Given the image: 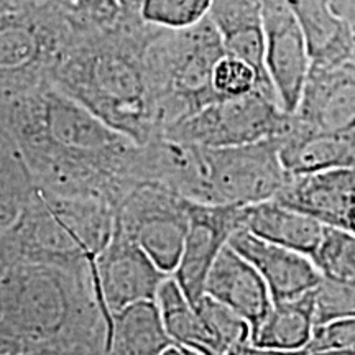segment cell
Segmentation results:
<instances>
[{
  "instance_id": "obj_1",
  "label": "cell",
  "mask_w": 355,
  "mask_h": 355,
  "mask_svg": "<svg viewBox=\"0 0 355 355\" xmlns=\"http://www.w3.org/2000/svg\"><path fill=\"white\" fill-rule=\"evenodd\" d=\"M0 128L24 155L40 188L119 207L145 184L144 148L51 83L2 92Z\"/></svg>"
},
{
  "instance_id": "obj_2",
  "label": "cell",
  "mask_w": 355,
  "mask_h": 355,
  "mask_svg": "<svg viewBox=\"0 0 355 355\" xmlns=\"http://www.w3.org/2000/svg\"><path fill=\"white\" fill-rule=\"evenodd\" d=\"M112 318L91 266L17 263L0 268V355L53 347L105 355Z\"/></svg>"
},
{
  "instance_id": "obj_3",
  "label": "cell",
  "mask_w": 355,
  "mask_h": 355,
  "mask_svg": "<svg viewBox=\"0 0 355 355\" xmlns=\"http://www.w3.org/2000/svg\"><path fill=\"white\" fill-rule=\"evenodd\" d=\"M158 28L122 13L112 28L79 35L53 68L51 84L139 145L158 139L165 127L145 58Z\"/></svg>"
},
{
  "instance_id": "obj_4",
  "label": "cell",
  "mask_w": 355,
  "mask_h": 355,
  "mask_svg": "<svg viewBox=\"0 0 355 355\" xmlns=\"http://www.w3.org/2000/svg\"><path fill=\"white\" fill-rule=\"evenodd\" d=\"M115 207L38 188L33 201L0 229V268L17 263L91 266L114 234Z\"/></svg>"
},
{
  "instance_id": "obj_5",
  "label": "cell",
  "mask_w": 355,
  "mask_h": 355,
  "mask_svg": "<svg viewBox=\"0 0 355 355\" xmlns=\"http://www.w3.org/2000/svg\"><path fill=\"white\" fill-rule=\"evenodd\" d=\"M227 55L211 17L183 30L158 28L146 46V68L163 127L220 101L212 74Z\"/></svg>"
},
{
  "instance_id": "obj_6",
  "label": "cell",
  "mask_w": 355,
  "mask_h": 355,
  "mask_svg": "<svg viewBox=\"0 0 355 355\" xmlns=\"http://www.w3.org/2000/svg\"><path fill=\"white\" fill-rule=\"evenodd\" d=\"M288 176L278 137L225 148L189 145L175 191L193 202L250 206L277 198Z\"/></svg>"
},
{
  "instance_id": "obj_7",
  "label": "cell",
  "mask_w": 355,
  "mask_h": 355,
  "mask_svg": "<svg viewBox=\"0 0 355 355\" xmlns=\"http://www.w3.org/2000/svg\"><path fill=\"white\" fill-rule=\"evenodd\" d=\"M291 114L260 89L241 97L220 99L166 127V139L204 148H225L282 137Z\"/></svg>"
},
{
  "instance_id": "obj_8",
  "label": "cell",
  "mask_w": 355,
  "mask_h": 355,
  "mask_svg": "<svg viewBox=\"0 0 355 355\" xmlns=\"http://www.w3.org/2000/svg\"><path fill=\"white\" fill-rule=\"evenodd\" d=\"M115 225L173 275L189 230V201L162 184H140L115 209Z\"/></svg>"
},
{
  "instance_id": "obj_9",
  "label": "cell",
  "mask_w": 355,
  "mask_h": 355,
  "mask_svg": "<svg viewBox=\"0 0 355 355\" xmlns=\"http://www.w3.org/2000/svg\"><path fill=\"white\" fill-rule=\"evenodd\" d=\"M168 277L139 243L114 224L112 237L96 261L97 293L110 318L132 304L157 301L159 286Z\"/></svg>"
},
{
  "instance_id": "obj_10",
  "label": "cell",
  "mask_w": 355,
  "mask_h": 355,
  "mask_svg": "<svg viewBox=\"0 0 355 355\" xmlns=\"http://www.w3.org/2000/svg\"><path fill=\"white\" fill-rule=\"evenodd\" d=\"M243 227V206H216L189 201V230L173 273L191 304L206 296V282L230 237Z\"/></svg>"
},
{
  "instance_id": "obj_11",
  "label": "cell",
  "mask_w": 355,
  "mask_h": 355,
  "mask_svg": "<svg viewBox=\"0 0 355 355\" xmlns=\"http://www.w3.org/2000/svg\"><path fill=\"white\" fill-rule=\"evenodd\" d=\"M266 38V71L279 105L295 114L311 71L304 35L288 0H261Z\"/></svg>"
},
{
  "instance_id": "obj_12",
  "label": "cell",
  "mask_w": 355,
  "mask_h": 355,
  "mask_svg": "<svg viewBox=\"0 0 355 355\" xmlns=\"http://www.w3.org/2000/svg\"><path fill=\"white\" fill-rule=\"evenodd\" d=\"M275 199L326 227L355 234V168L290 175Z\"/></svg>"
},
{
  "instance_id": "obj_13",
  "label": "cell",
  "mask_w": 355,
  "mask_h": 355,
  "mask_svg": "<svg viewBox=\"0 0 355 355\" xmlns=\"http://www.w3.org/2000/svg\"><path fill=\"white\" fill-rule=\"evenodd\" d=\"M229 245L259 270L273 303L300 298L316 290L322 279V272L311 257L266 242L247 230L235 232Z\"/></svg>"
},
{
  "instance_id": "obj_14",
  "label": "cell",
  "mask_w": 355,
  "mask_h": 355,
  "mask_svg": "<svg viewBox=\"0 0 355 355\" xmlns=\"http://www.w3.org/2000/svg\"><path fill=\"white\" fill-rule=\"evenodd\" d=\"M296 119L314 130L345 132L355 128V63L311 64Z\"/></svg>"
},
{
  "instance_id": "obj_15",
  "label": "cell",
  "mask_w": 355,
  "mask_h": 355,
  "mask_svg": "<svg viewBox=\"0 0 355 355\" xmlns=\"http://www.w3.org/2000/svg\"><path fill=\"white\" fill-rule=\"evenodd\" d=\"M206 296L227 306L250 324L252 332L273 308V298L259 270L227 245L217 257L206 282Z\"/></svg>"
},
{
  "instance_id": "obj_16",
  "label": "cell",
  "mask_w": 355,
  "mask_h": 355,
  "mask_svg": "<svg viewBox=\"0 0 355 355\" xmlns=\"http://www.w3.org/2000/svg\"><path fill=\"white\" fill-rule=\"evenodd\" d=\"M279 139V157L291 176L355 168V128L322 132L304 125L291 114L288 130Z\"/></svg>"
},
{
  "instance_id": "obj_17",
  "label": "cell",
  "mask_w": 355,
  "mask_h": 355,
  "mask_svg": "<svg viewBox=\"0 0 355 355\" xmlns=\"http://www.w3.org/2000/svg\"><path fill=\"white\" fill-rule=\"evenodd\" d=\"M209 17L219 30L227 55L250 64L259 74L261 91L278 101L265 63L266 38L261 0H214Z\"/></svg>"
},
{
  "instance_id": "obj_18",
  "label": "cell",
  "mask_w": 355,
  "mask_h": 355,
  "mask_svg": "<svg viewBox=\"0 0 355 355\" xmlns=\"http://www.w3.org/2000/svg\"><path fill=\"white\" fill-rule=\"evenodd\" d=\"M295 12L314 66L352 61L355 30L332 0H288Z\"/></svg>"
},
{
  "instance_id": "obj_19",
  "label": "cell",
  "mask_w": 355,
  "mask_h": 355,
  "mask_svg": "<svg viewBox=\"0 0 355 355\" xmlns=\"http://www.w3.org/2000/svg\"><path fill=\"white\" fill-rule=\"evenodd\" d=\"M242 230H247L266 242L291 248L314 260L326 234V225L314 217L278 202L277 199H270L243 206Z\"/></svg>"
},
{
  "instance_id": "obj_20",
  "label": "cell",
  "mask_w": 355,
  "mask_h": 355,
  "mask_svg": "<svg viewBox=\"0 0 355 355\" xmlns=\"http://www.w3.org/2000/svg\"><path fill=\"white\" fill-rule=\"evenodd\" d=\"M105 355H162L175 344L157 301H141L114 314Z\"/></svg>"
},
{
  "instance_id": "obj_21",
  "label": "cell",
  "mask_w": 355,
  "mask_h": 355,
  "mask_svg": "<svg viewBox=\"0 0 355 355\" xmlns=\"http://www.w3.org/2000/svg\"><path fill=\"white\" fill-rule=\"evenodd\" d=\"M316 329L314 290L300 298L275 303L266 318L252 332V344L260 347L301 350L306 349Z\"/></svg>"
},
{
  "instance_id": "obj_22",
  "label": "cell",
  "mask_w": 355,
  "mask_h": 355,
  "mask_svg": "<svg viewBox=\"0 0 355 355\" xmlns=\"http://www.w3.org/2000/svg\"><path fill=\"white\" fill-rule=\"evenodd\" d=\"M0 229L8 227L33 201L40 186L8 133L0 137Z\"/></svg>"
},
{
  "instance_id": "obj_23",
  "label": "cell",
  "mask_w": 355,
  "mask_h": 355,
  "mask_svg": "<svg viewBox=\"0 0 355 355\" xmlns=\"http://www.w3.org/2000/svg\"><path fill=\"white\" fill-rule=\"evenodd\" d=\"M214 0H144L140 17L145 24L183 30L209 17Z\"/></svg>"
},
{
  "instance_id": "obj_24",
  "label": "cell",
  "mask_w": 355,
  "mask_h": 355,
  "mask_svg": "<svg viewBox=\"0 0 355 355\" xmlns=\"http://www.w3.org/2000/svg\"><path fill=\"white\" fill-rule=\"evenodd\" d=\"M314 261L322 275L355 279V234L343 229L326 227Z\"/></svg>"
},
{
  "instance_id": "obj_25",
  "label": "cell",
  "mask_w": 355,
  "mask_h": 355,
  "mask_svg": "<svg viewBox=\"0 0 355 355\" xmlns=\"http://www.w3.org/2000/svg\"><path fill=\"white\" fill-rule=\"evenodd\" d=\"M316 326L355 318V279H343L322 275L314 290Z\"/></svg>"
},
{
  "instance_id": "obj_26",
  "label": "cell",
  "mask_w": 355,
  "mask_h": 355,
  "mask_svg": "<svg viewBox=\"0 0 355 355\" xmlns=\"http://www.w3.org/2000/svg\"><path fill=\"white\" fill-rule=\"evenodd\" d=\"M212 86H214L220 99L245 96L255 89L261 91L260 78L257 71L241 58H235L232 55L222 56L217 61L214 74H212Z\"/></svg>"
},
{
  "instance_id": "obj_27",
  "label": "cell",
  "mask_w": 355,
  "mask_h": 355,
  "mask_svg": "<svg viewBox=\"0 0 355 355\" xmlns=\"http://www.w3.org/2000/svg\"><path fill=\"white\" fill-rule=\"evenodd\" d=\"M308 350L311 355H355V318L316 326Z\"/></svg>"
},
{
  "instance_id": "obj_28",
  "label": "cell",
  "mask_w": 355,
  "mask_h": 355,
  "mask_svg": "<svg viewBox=\"0 0 355 355\" xmlns=\"http://www.w3.org/2000/svg\"><path fill=\"white\" fill-rule=\"evenodd\" d=\"M229 355H311V352L306 349L301 350H283V349H270V347H260L252 343L237 345V347L230 350Z\"/></svg>"
},
{
  "instance_id": "obj_29",
  "label": "cell",
  "mask_w": 355,
  "mask_h": 355,
  "mask_svg": "<svg viewBox=\"0 0 355 355\" xmlns=\"http://www.w3.org/2000/svg\"><path fill=\"white\" fill-rule=\"evenodd\" d=\"M48 2L55 3V6L60 7L61 10H63L66 15L69 17V20L73 21V25H74V19H76L79 8L83 7L84 0H48ZM74 26H76V25H74Z\"/></svg>"
},
{
  "instance_id": "obj_30",
  "label": "cell",
  "mask_w": 355,
  "mask_h": 355,
  "mask_svg": "<svg viewBox=\"0 0 355 355\" xmlns=\"http://www.w3.org/2000/svg\"><path fill=\"white\" fill-rule=\"evenodd\" d=\"M337 10L350 21L355 30V0H332Z\"/></svg>"
},
{
  "instance_id": "obj_31",
  "label": "cell",
  "mask_w": 355,
  "mask_h": 355,
  "mask_svg": "<svg viewBox=\"0 0 355 355\" xmlns=\"http://www.w3.org/2000/svg\"><path fill=\"white\" fill-rule=\"evenodd\" d=\"M19 355H63L58 349L53 347H33V349H26L24 352H20Z\"/></svg>"
},
{
  "instance_id": "obj_32",
  "label": "cell",
  "mask_w": 355,
  "mask_h": 355,
  "mask_svg": "<svg viewBox=\"0 0 355 355\" xmlns=\"http://www.w3.org/2000/svg\"><path fill=\"white\" fill-rule=\"evenodd\" d=\"M162 355H184V352H183V347H181V345L173 344Z\"/></svg>"
},
{
  "instance_id": "obj_33",
  "label": "cell",
  "mask_w": 355,
  "mask_h": 355,
  "mask_svg": "<svg viewBox=\"0 0 355 355\" xmlns=\"http://www.w3.org/2000/svg\"><path fill=\"white\" fill-rule=\"evenodd\" d=\"M64 355H101V354H94V352H87V350H73V352H68Z\"/></svg>"
},
{
  "instance_id": "obj_34",
  "label": "cell",
  "mask_w": 355,
  "mask_h": 355,
  "mask_svg": "<svg viewBox=\"0 0 355 355\" xmlns=\"http://www.w3.org/2000/svg\"><path fill=\"white\" fill-rule=\"evenodd\" d=\"M183 352H184V355H202V354H199L198 350H193V349H188V347H183Z\"/></svg>"
},
{
  "instance_id": "obj_35",
  "label": "cell",
  "mask_w": 355,
  "mask_h": 355,
  "mask_svg": "<svg viewBox=\"0 0 355 355\" xmlns=\"http://www.w3.org/2000/svg\"><path fill=\"white\" fill-rule=\"evenodd\" d=\"M352 61L355 63V50H354V56H352Z\"/></svg>"
}]
</instances>
